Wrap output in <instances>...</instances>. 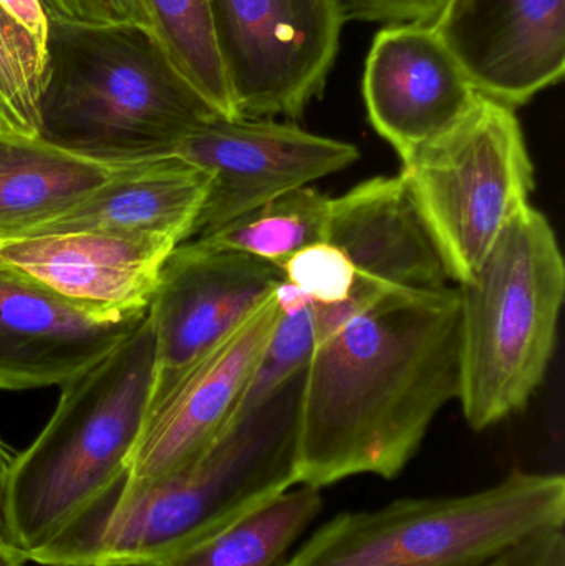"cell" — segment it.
I'll use <instances>...</instances> for the list:
<instances>
[{
    "instance_id": "cell-9",
    "label": "cell",
    "mask_w": 565,
    "mask_h": 566,
    "mask_svg": "<svg viewBox=\"0 0 565 566\" xmlns=\"http://www.w3.org/2000/svg\"><path fill=\"white\" fill-rule=\"evenodd\" d=\"M284 274L254 255L182 242L168 255L148 306L156 352L148 416L189 371L251 318Z\"/></svg>"
},
{
    "instance_id": "cell-28",
    "label": "cell",
    "mask_w": 565,
    "mask_h": 566,
    "mask_svg": "<svg viewBox=\"0 0 565 566\" xmlns=\"http://www.w3.org/2000/svg\"><path fill=\"white\" fill-rule=\"evenodd\" d=\"M25 555L17 551V548L7 541L3 532L0 531V566H25Z\"/></svg>"
},
{
    "instance_id": "cell-17",
    "label": "cell",
    "mask_w": 565,
    "mask_h": 566,
    "mask_svg": "<svg viewBox=\"0 0 565 566\" xmlns=\"http://www.w3.org/2000/svg\"><path fill=\"white\" fill-rule=\"evenodd\" d=\"M208 188L209 176L179 156L138 163L27 234L88 231L159 235L179 245L191 235Z\"/></svg>"
},
{
    "instance_id": "cell-11",
    "label": "cell",
    "mask_w": 565,
    "mask_h": 566,
    "mask_svg": "<svg viewBox=\"0 0 565 566\" xmlns=\"http://www.w3.org/2000/svg\"><path fill=\"white\" fill-rule=\"evenodd\" d=\"M325 242L352 262L355 282L345 302H312L317 343L387 293L450 286L440 249L400 176L368 179L332 199Z\"/></svg>"
},
{
    "instance_id": "cell-8",
    "label": "cell",
    "mask_w": 565,
    "mask_h": 566,
    "mask_svg": "<svg viewBox=\"0 0 565 566\" xmlns=\"http://www.w3.org/2000/svg\"><path fill=\"white\" fill-rule=\"evenodd\" d=\"M236 113L297 119L324 95L337 62L341 0H209Z\"/></svg>"
},
{
    "instance_id": "cell-18",
    "label": "cell",
    "mask_w": 565,
    "mask_h": 566,
    "mask_svg": "<svg viewBox=\"0 0 565 566\" xmlns=\"http://www.w3.org/2000/svg\"><path fill=\"white\" fill-rule=\"evenodd\" d=\"M135 165L86 158L40 136L0 135V238L27 234Z\"/></svg>"
},
{
    "instance_id": "cell-13",
    "label": "cell",
    "mask_w": 565,
    "mask_h": 566,
    "mask_svg": "<svg viewBox=\"0 0 565 566\" xmlns=\"http://www.w3.org/2000/svg\"><path fill=\"white\" fill-rule=\"evenodd\" d=\"M473 88L516 109L565 73V0H447L431 23Z\"/></svg>"
},
{
    "instance_id": "cell-10",
    "label": "cell",
    "mask_w": 565,
    "mask_h": 566,
    "mask_svg": "<svg viewBox=\"0 0 565 566\" xmlns=\"http://www.w3.org/2000/svg\"><path fill=\"white\" fill-rule=\"evenodd\" d=\"M172 155L209 176L208 195L188 239L192 241L279 195L344 171L360 153L352 143L292 123L218 116L189 133Z\"/></svg>"
},
{
    "instance_id": "cell-4",
    "label": "cell",
    "mask_w": 565,
    "mask_h": 566,
    "mask_svg": "<svg viewBox=\"0 0 565 566\" xmlns=\"http://www.w3.org/2000/svg\"><path fill=\"white\" fill-rule=\"evenodd\" d=\"M155 352L148 315L105 358L62 386L45 428L10 459L2 532L25 558L128 471L148 415Z\"/></svg>"
},
{
    "instance_id": "cell-26",
    "label": "cell",
    "mask_w": 565,
    "mask_h": 566,
    "mask_svg": "<svg viewBox=\"0 0 565 566\" xmlns=\"http://www.w3.org/2000/svg\"><path fill=\"white\" fill-rule=\"evenodd\" d=\"M447 0H341L345 22L431 25Z\"/></svg>"
},
{
    "instance_id": "cell-12",
    "label": "cell",
    "mask_w": 565,
    "mask_h": 566,
    "mask_svg": "<svg viewBox=\"0 0 565 566\" xmlns=\"http://www.w3.org/2000/svg\"><path fill=\"white\" fill-rule=\"evenodd\" d=\"M176 242L159 235L49 232L0 238V271L102 319L146 312Z\"/></svg>"
},
{
    "instance_id": "cell-7",
    "label": "cell",
    "mask_w": 565,
    "mask_h": 566,
    "mask_svg": "<svg viewBox=\"0 0 565 566\" xmlns=\"http://www.w3.org/2000/svg\"><path fill=\"white\" fill-rule=\"evenodd\" d=\"M401 163L451 281H468L534 189L516 109L480 95L457 125Z\"/></svg>"
},
{
    "instance_id": "cell-20",
    "label": "cell",
    "mask_w": 565,
    "mask_h": 566,
    "mask_svg": "<svg viewBox=\"0 0 565 566\" xmlns=\"http://www.w3.org/2000/svg\"><path fill=\"white\" fill-rule=\"evenodd\" d=\"M50 19L42 0H0V135L40 136Z\"/></svg>"
},
{
    "instance_id": "cell-24",
    "label": "cell",
    "mask_w": 565,
    "mask_h": 566,
    "mask_svg": "<svg viewBox=\"0 0 565 566\" xmlns=\"http://www.w3.org/2000/svg\"><path fill=\"white\" fill-rule=\"evenodd\" d=\"M284 281L321 305L345 302L355 282V271L344 252L328 242L295 252L281 268Z\"/></svg>"
},
{
    "instance_id": "cell-21",
    "label": "cell",
    "mask_w": 565,
    "mask_h": 566,
    "mask_svg": "<svg viewBox=\"0 0 565 566\" xmlns=\"http://www.w3.org/2000/svg\"><path fill=\"white\" fill-rule=\"evenodd\" d=\"M331 206L332 199L311 186L292 189L192 241L254 255L281 269L295 252L325 242Z\"/></svg>"
},
{
    "instance_id": "cell-19",
    "label": "cell",
    "mask_w": 565,
    "mask_h": 566,
    "mask_svg": "<svg viewBox=\"0 0 565 566\" xmlns=\"http://www.w3.org/2000/svg\"><path fill=\"white\" fill-rule=\"evenodd\" d=\"M321 511V491L289 489L161 566H282Z\"/></svg>"
},
{
    "instance_id": "cell-22",
    "label": "cell",
    "mask_w": 565,
    "mask_h": 566,
    "mask_svg": "<svg viewBox=\"0 0 565 566\" xmlns=\"http://www.w3.org/2000/svg\"><path fill=\"white\" fill-rule=\"evenodd\" d=\"M149 30L182 78L224 118H238L216 45L209 0H142Z\"/></svg>"
},
{
    "instance_id": "cell-23",
    "label": "cell",
    "mask_w": 565,
    "mask_h": 566,
    "mask_svg": "<svg viewBox=\"0 0 565 566\" xmlns=\"http://www.w3.org/2000/svg\"><path fill=\"white\" fill-rule=\"evenodd\" d=\"M275 298L281 316L232 416L245 415L269 401L307 368L317 346L312 300L285 281L275 290Z\"/></svg>"
},
{
    "instance_id": "cell-1",
    "label": "cell",
    "mask_w": 565,
    "mask_h": 566,
    "mask_svg": "<svg viewBox=\"0 0 565 566\" xmlns=\"http://www.w3.org/2000/svg\"><path fill=\"white\" fill-rule=\"evenodd\" d=\"M458 395V286L387 293L312 353L299 402L297 485L398 478Z\"/></svg>"
},
{
    "instance_id": "cell-15",
    "label": "cell",
    "mask_w": 565,
    "mask_h": 566,
    "mask_svg": "<svg viewBox=\"0 0 565 566\" xmlns=\"http://www.w3.org/2000/svg\"><path fill=\"white\" fill-rule=\"evenodd\" d=\"M362 93L372 126L401 161L457 125L480 96L425 23L387 25L375 35Z\"/></svg>"
},
{
    "instance_id": "cell-27",
    "label": "cell",
    "mask_w": 565,
    "mask_h": 566,
    "mask_svg": "<svg viewBox=\"0 0 565 566\" xmlns=\"http://www.w3.org/2000/svg\"><path fill=\"white\" fill-rule=\"evenodd\" d=\"M486 566H565L564 528L536 535Z\"/></svg>"
},
{
    "instance_id": "cell-14",
    "label": "cell",
    "mask_w": 565,
    "mask_h": 566,
    "mask_svg": "<svg viewBox=\"0 0 565 566\" xmlns=\"http://www.w3.org/2000/svg\"><path fill=\"white\" fill-rule=\"evenodd\" d=\"M274 295L209 352L148 416L129 459V488L158 484L195 464L228 424L278 325Z\"/></svg>"
},
{
    "instance_id": "cell-3",
    "label": "cell",
    "mask_w": 565,
    "mask_h": 566,
    "mask_svg": "<svg viewBox=\"0 0 565 566\" xmlns=\"http://www.w3.org/2000/svg\"><path fill=\"white\" fill-rule=\"evenodd\" d=\"M218 116L148 29L50 22L40 99L45 142L129 165L172 155L189 133Z\"/></svg>"
},
{
    "instance_id": "cell-25",
    "label": "cell",
    "mask_w": 565,
    "mask_h": 566,
    "mask_svg": "<svg viewBox=\"0 0 565 566\" xmlns=\"http://www.w3.org/2000/svg\"><path fill=\"white\" fill-rule=\"evenodd\" d=\"M42 3L50 22L60 25H133L149 30L142 0H42Z\"/></svg>"
},
{
    "instance_id": "cell-6",
    "label": "cell",
    "mask_w": 565,
    "mask_h": 566,
    "mask_svg": "<svg viewBox=\"0 0 565 566\" xmlns=\"http://www.w3.org/2000/svg\"><path fill=\"white\" fill-rule=\"evenodd\" d=\"M564 524V475L514 471L473 494L338 514L282 566H486Z\"/></svg>"
},
{
    "instance_id": "cell-29",
    "label": "cell",
    "mask_w": 565,
    "mask_h": 566,
    "mask_svg": "<svg viewBox=\"0 0 565 566\" xmlns=\"http://www.w3.org/2000/svg\"><path fill=\"white\" fill-rule=\"evenodd\" d=\"M10 455L6 446L0 441V531H2L3 494H6L7 474H9Z\"/></svg>"
},
{
    "instance_id": "cell-2",
    "label": "cell",
    "mask_w": 565,
    "mask_h": 566,
    "mask_svg": "<svg viewBox=\"0 0 565 566\" xmlns=\"http://www.w3.org/2000/svg\"><path fill=\"white\" fill-rule=\"evenodd\" d=\"M304 371L258 409L232 416L185 471L148 488L125 474L93 495L27 555L40 566H161L297 485Z\"/></svg>"
},
{
    "instance_id": "cell-5",
    "label": "cell",
    "mask_w": 565,
    "mask_h": 566,
    "mask_svg": "<svg viewBox=\"0 0 565 566\" xmlns=\"http://www.w3.org/2000/svg\"><path fill=\"white\" fill-rule=\"evenodd\" d=\"M458 293V399L483 431L526 408L553 356L565 265L543 212L524 206Z\"/></svg>"
},
{
    "instance_id": "cell-16",
    "label": "cell",
    "mask_w": 565,
    "mask_h": 566,
    "mask_svg": "<svg viewBox=\"0 0 565 566\" xmlns=\"http://www.w3.org/2000/svg\"><path fill=\"white\" fill-rule=\"evenodd\" d=\"M146 316L148 310L96 318L0 271V391L62 388L105 358Z\"/></svg>"
}]
</instances>
